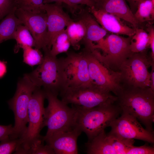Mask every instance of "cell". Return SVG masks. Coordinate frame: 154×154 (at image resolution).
<instances>
[{
  "label": "cell",
  "instance_id": "6da1fadb",
  "mask_svg": "<svg viewBox=\"0 0 154 154\" xmlns=\"http://www.w3.org/2000/svg\"><path fill=\"white\" fill-rule=\"evenodd\" d=\"M115 103L121 112L135 117L147 130L154 132V91L150 87H123Z\"/></svg>",
  "mask_w": 154,
  "mask_h": 154
},
{
  "label": "cell",
  "instance_id": "7a4b0ae2",
  "mask_svg": "<svg viewBox=\"0 0 154 154\" xmlns=\"http://www.w3.org/2000/svg\"><path fill=\"white\" fill-rule=\"evenodd\" d=\"M74 106L76 109V126L86 133L88 141L105 130L122 112L115 103L88 109Z\"/></svg>",
  "mask_w": 154,
  "mask_h": 154
},
{
  "label": "cell",
  "instance_id": "3957f363",
  "mask_svg": "<svg viewBox=\"0 0 154 154\" xmlns=\"http://www.w3.org/2000/svg\"><path fill=\"white\" fill-rule=\"evenodd\" d=\"M131 37L112 33L94 44L92 50L89 51L106 67L118 72L121 64L133 53L130 47Z\"/></svg>",
  "mask_w": 154,
  "mask_h": 154
},
{
  "label": "cell",
  "instance_id": "277c9868",
  "mask_svg": "<svg viewBox=\"0 0 154 154\" xmlns=\"http://www.w3.org/2000/svg\"><path fill=\"white\" fill-rule=\"evenodd\" d=\"M42 62L31 72L26 74L32 82L38 88L42 87L58 95L65 87V82L60 58L52 56L47 48L42 49Z\"/></svg>",
  "mask_w": 154,
  "mask_h": 154
},
{
  "label": "cell",
  "instance_id": "5b68a950",
  "mask_svg": "<svg viewBox=\"0 0 154 154\" xmlns=\"http://www.w3.org/2000/svg\"><path fill=\"white\" fill-rule=\"evenodd\" d=\"M44 90L48 103V106L44 109V125L47 127V130L44 137L67 131L75 127L76 107L74 106L70 107L59 100L56 94Z\"/></svg>",
  "mask_w": 154,
  "mask_h": 154
},
{
  "label": "cell",
  "instance_id": "8992f818",
  "mask_svg": "<svg viewBox=\"0 0 154 154\" xmlns=\"http://www.w3.org/2000/svg\"><path fill=\"white\" fill-rule=\"evenodd\" d=\"M44 90L37 88L33 92L29 102L28 125L24 135L19 138V145L15 154H26L27 149L34 142L42 137L40 134L44 126Z\"/></svg>",
  "mask_w": 154,
  "mask_h": 154
},
{
  "label": "cell",
  "instance_id": "52a82bcc",
  "mask_svg": "<svg viewBox=\"0 0 154 154\" xmlns=\"http://www.w3.org/2000/svg\"><path fill=\"white\" fill-rule=\"evenodd\" d=\"M37 88L26 74L18 81L15 94L8 102L15 117L13 132L10 138H20L25 134L28 124L29 102L33 92Z\"/></svg>",
  "mask_w": 154,
  "mask_h": 154
},
{
  "label": "cell",
  "instance_id": "ba28073f",
  "mask_svg": "<svg viewBox=\"0 0 154 154\" xmlns=\"http://www.w3.org/2000/svg\"><path fill=\"white\" fill-rule=\"evenodd\" d=\"M153 63L154 61L147 51L133 53L121 64L118 71L123 86L150 88L149 69Z\"/></svg>",
  "mask_w": 154,
  "mask_h": 154
},
{
  "label": "cell",
  "instance_id": "9c48e42d",
  "mask_svg": "<svg viewBox=\"0 0 154 154\" xmlns=\"http://www.w3.org/2000/svg\"><path fill=\"white\" fill-rule=\"evenodd\" d=\"M59 94L66 104L87 109L114 104L117 98L110 92L92 86L66 88Z\"/></svg>",
  "mask_w": 154,
  "mask_h": 154
},
{
  "label": "cell",
  "instance_id": "30bf717a",
  "mask_svg": "<svg viewBox=\"0 0 154 154\" xmlns=\"http://www.w3.org/2000/svg\"><path fill=\"white\" fill-rule=\"evenodd\" d=\"M92 86L110 92L117 96L122 90L120 74L102 64L90 51L84 48Z\"/></svg>",
  "mask_w": 154,
  "mask_h": 154
},
{
  "label": "cell",
  "instance_id": "8fae6325",
  "mask_svg": "<svg viewBox=\"0 0 154 154\" xmlns=\"http://www.w3.org/2000/svg\"><path fill=\"white\" fill-rule=\"evenodd\" d=\"M60 59L65 82L64 89L92 86L87 60L83 51L80 53L67 52L65 57Z\"/></svg>",
  "mask_w": 154,
  "mask_h": 154
},
{
  "label": "cell",
  "instance_id": "7c38bea8",
  "mask_svg": "<svg viewBox=\"0 0 154 154\" xmlns=\"http://www.w3.org/2000/svg\"><path fill=\"white\" fill-rule=\"evenodd\" d=\"M109 126L111 129L108 134L115 137L154 143V132L143 128L136 118L127 113L121 112V116L113 120Z\"/></svg>",
  "mask_w": 154,
  "mask_h": 154
},
{
  "label": "cell",
  "instance_id": "4fadbf2b",
  "mask_svg": "<svg viewBox=\"0 0 154 154\" xmlns=\"http://www.w3.org/2000/svg\"><path fill=\"white\" fill-rule=\"evenodd\" d=\"M15 14L29 31L36 43L35 48H47V17L46 13H33L17 9Z\"/></svg>",
  "mask_w": 154,
  "mask_h": 154
},
{
  "label": "cell",
  "instance_id": "5bb4252c",
  "mask_svg": "<svg viewBox=\"0 0 154 154\" xmlns=\"http://www.w3.org/2000/svg\"><path fill=\"white\" fill-rule=\"evenodd\" d=\"M47 17V48L50 49L52 44L57 35L73 21L63 10L62 4H45Z\"/></svg>",
  "mask_w": 154,
  "mask_h": 154
},
{
  "label": "cell",
  "instance_id": "9a60e30c",
  "mask_svg": "<svg viewBox=\"0 0 154 154\" xmlns=\"http://www.w3.org/2000/svg\"><path fill=\"white\" fill-rule=\"evenodd\" d=\"M82 132L76 126L67 131L43 136V139L52 149L55 154H77V139Z\"/></svg>",
  "mask_w": 154,
  "mask_h": 154
},
{
  "label": "cell",
  "instance_id": "2e32d148",
  "mask_svg": "<svg viewBox=\"0 0 154 154\" xmlns=\"http://www.w3.org/2000/svg\"><path fill=\"white\" fill-rule=\"evenodd\" d=\"M88 10L98 23L108 32L130 37L135 33L134 28L123 23L115 15L96 9L94 7H88Z\"/></svg>",
  "mask_w": 154,
  "mask_h": 154
},
{
  "label": "cell",
  "instance_id": "e0dca14e",
  "mask_svg": "<svg viewBox=\"0 0 154 154\" xmlns=\"http://www.w3.org/2000/svg\"><path fill=\"white\" fill-rule=\"evenodd\" d=\"M94 7L124 20L131 24L134 29L140 28L141 25L135 18L125 0H95Z\"/></svg>",
  "mask_w": 154,
  "mask_h": 154
},
{
  "label": "cell",
  "instance_id": "ac0fdd59",
  "mask_svg": "<svg viewBox=\"0 0 154 154\" xmlns=\"http://www.w3.org/2000/svg\"><path fill=\"white\" fill-rule=\"evenodd\" d=\"M79 14V19L84 24L86 29L85 37L82 42L84 48L90 50L95 43L104 38L108 32L101 27L88 10L82 9Z\"/></svg>",
  "mask_w": 154,
  "mask_h": 154
},
{
  "label": "cell",
  "instance_id": "d6986e66",
  "mask_svg": "<svg viewBox=\"0 0 154 154\" xmlns=\"http://www.w3.org/2000/svg\"><path fill=\"white\" fill-rule=\"evenodd\" d=\"M86 153L88 154H117L112 144L111 136L106 134L105 130L86 144Z\"/></svg>",
  "mask_w": 154,
  "mask_h": 154
},
{
  "label": "cell",
  "instance_id": "ffe728a7",
  "mask_svg": "<svg viewBox=\"0 0 154 154\" xmlns=\"http://www.w3.org/2000/svg\"><path fill=\"white\" fill-rule=\"evenodd\" d=\"M13 11L0 22V44L6 40L13 39L14 35L18 26L23 24Z\"/></svg>",
  "mask_w": 154,
  "mask_h": 154
},
{
  "label": "cell",
  "instance_id": "44dd1931",
  "mask_svg": "<svg viewBox=\"0 0 154 154\" xmlns=\"http://www.w3.org/2000/svg\"><path fill=\"white\" fill-rule=\"evenodd\" d=\"M72 46L75 49L80 47V43L82 42L86 33L85 26L80 20L73 21L70 23L66 29Z\"/></svg>",
  "mask_w": 154,
  "mask_h": 154
},
{
  "label": "cell",
  "instance_id": "7402d4cb",
  "mask_svg": "<svg viewBox=\"0 0 154 154\" xmlns=\"http://www.w3.org/2000/svg\"><path fill=\"white\" fill-rule=\"evenodd\" d=\"M135 32L131 37L130 49L133 53L142 52L147 51L149 47V37L147 32L143 29H135Z\"/></svg>",
  "mask_w": 154,
  "mask_h": 154
},
{
  "label": "cell",
  "instance_id": "603a6c76",
  "mask_svg": "<svg viewBox=\"0 0 154 154\" xmlns=\"http://www.w3.org/2000/svg\"><path fill=\"white\" fill-rule=\"evenodd\" d=\"M13 39L16 41L14 49L15 53H17L20 48L25 46L35 47V42L32 35L27 28L22 24L18 26L15 33Z\"/></svg>",
  "mask_w": 154,
  "mask_h": 154
},
{
  "label": "cell",
  "instance_id": "cb8c5ba5",
  "mask_svg": "<svg viewBox=\"0 0 154 154\" xmlns=\"http://www.w3.org/2000/svg\"><path fill=\"white\" fill-rule=\"evenodd\" d=\"M135 17L141 25L154 19V0H143L138 4L134 14Z\"/></svg>",
  "mask_w": 154,
  "mask_h": 154
},
{
  "label": "cell",
  "instance_id": "d4e9b609",
  "mask_svg": "<svg viewBox=\"0 0 154 154\" xmlns=\"http://www.w3.org/2000/svg\"><path fill=\"white\" fill-rule=\"evenodd\" d=\"M71 46L70 40L65 29L55 37L52 44L50 52L52 56L56 57L60 54L68 52Z\"/></svg>",
  "mask_w": 154,
  "mask_h": 154
},
{
  "label": "cell",
  "instance_id": "484cf974",
  "mask_svg": "<svg viewBox=\"0 0 154 154\" xmlns=\"http://www.w3.org/2000/svg\"><path fill=\"white\" fill-rule=\"evenodd\" d=\"M17 9L33 13H45L43 0H14Z\"/></svg>",
  "mask_w": 154,
  "mask_h": 154
},
{
  "label": "cell",
  "instance_id": "4316f807",
  "mask_svg": "<svg viewBox=\"0 0 154 154\" xmlns=\"http://www.w3.org/2000/svg\"><path fill=\"white\" fill-rule=\"evenodd\" d=\"M23 51V62L31 66L39 65L42 62L43 55L40 49L29 46H25L22 48Z\"/></svg>",
  "mask_w": 154,
  "mask_h": 154
},
{
  "label": "cell",
  "instance_id": "83f0119b",
  "mask_svg": "<svg viewBox=\"0 0 154 154\" xmlns=\"http://www.w3.org/2000/svg\"><path fill=\"white\" fill-rule=\"evenodd\" d=\"M43 136L33 143L27 150L26 154H55L49 145H44Z\"/></svg>",
  "mask_w": 154,
  "mask_h": 154
},
{
  "label": "cell",
  "instance_id": "f1b7e54d",
  "mask_svg": "<svg viewBox=\"0 0 154 154\" xmlns=\"http://www.w3.org/2000/svg\"><path fill=\"white\" fill-rule=\"evenodd\" d=\"M19 139L8 138L1 141L0 154H10L14 153L18 147Z\"/></svg>",
  "mask_w": 154,
  "mask_h": 154
},
{
  "label": "cell",
  "instance_id": "f546056e",
  "mask_svg": "<svg viewBox=\"0 0 154 154\" xmlns=\"http://www.w3.org/2000/svg\"><path fill=\"white\" fill-rule=\"evenodd\" d=\"M17 9L14 0H0V20Z\"/></svg>",
  "mask_w": 154,
  "mask_h": 154
},
{
  "label": "cell",
  "instance_id": "4dcf8cb0",
  "mask_svg": "<svg viewBox=\"0 0 154 154\" xmlns=\"http://www.w3.org/2000/svg\"><path fill=\"white\" fill-rule=\"evenodd\" d=\"M154 147L145 144L140 146L133 145L127 151L126 154H154Z\"/></svg>",
  "mask_w": 154,
  "mask_h": 154
},
{
  "label": "cell",
  "instance_id": "1f68e13d",
  "mask_svg": "<svg viewBox=\"0 0 154 154\" xmlns=\"http://www.w3.org/2000/svg\"><path fill=\"white\" fill-rule=\"evenodd\" d=\"M146 26L149 37V47L151 50V55L152 60L154 61V28L150 23H148Z\"/></svg>",
  "mask_w": 154,
  "mask_h": 154
},
{
  "label": "cell",
  "instance_id": "d6a6232c",
  "mask_svg": "<svg viewBox=\"0 0 154 154\" xmlns=\"http://www.w3.org/2000/svg\"><path fill=\"white\" fill-rule=\"evenodd\" d=\"M13 132V126L0 125V141L10 137Z\"/></svg>",
  "mask_w": 154,
  "mask_h": 154
},
{
  "label": "cell",
  "instance_id": "836d02e7",
  "mask_svg": "<svg viewBox=\"0 0 154 154\" xmlns=\"http://www.w3.org/2000/svg\"><path fill=\"white\" fill-rule=\"evenodd\" d=\"M72 5L73 8H77L78 5H85L89 7H94L95 0H67Z\"/></svg>",
  "mask_w": 154,
  "mask_h": 154
},
{
  "label": "cell",
  "instance_id": "e575fe53",
  "mask_svg": "<svg viewBox=\"0 0 154 154\" xmlns=\"http://www.w3.org/2000/svg\"><path fill=\"white\" fill-rule=\"evenodd\" d=\"M143 0H125L128 3L130 9L134 14L139 4Z\"/></svg>",
  "mask_w": 154,
  "mask_h": 154
},
{
  "label": "cell",
  "instance_id": "d590c367",
  "mask_svg": "<svg viewBox=\"0 0 154 154\" xmlns=\"http://www.w3.org/2000/svg\"><path fill=\"white\" fill-rule=\"evenodd\" d=\"M52 2L60 4L64 3L68 6L73 8L72 4L67 0H43L44 4L50 3Z\"/></svg>",
  "mask_w": 154,
  "mask_h": 154
},
{
  "label": "cell",
  "instance_id": "8d00e7d4",
  "mask_svg": "<svg viewBox=\"0 0 154 154\" xmlns=\"http://www.w3.org/2000/svg\"><path fill=\"white\" fill-rule=\"evenodd\" d=\"M7 71V62L0 60V79L6 74Z\"/></svg>",
  "mask_w": 154,
  "mask_h": 154
},
{
  "label": "cell",
  "instance_id": "74e56055",
  "mask_svg": "<svg viewBox=\"0 0 154 154\" xmlns=\"http://www.w3.org/2000/svg\"><path fill=\"white\" fill-rule=\"evenodd\" d=\"M151 71L150 72V88L154 91V63L151 66Z\"/></svg>",
  "mask_w": 154,
  "mask_h": 154
}]
</instances>
